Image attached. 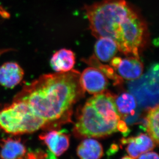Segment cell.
Returning a JSON list of instances; mask_svg holds the SVG:
<instances>
[{"label":"cell","instance_id":"6da1fadb","mask_svg":"<svg viewBox=\"0 0 159 159\" xmlns=\"http://www.w3.org/2000/svg\"><path fill=\"white\" fill-rule=\"evenodd\" d=\"M80 75L78 71L72 70L41 75L24 85L14 99L24 102L34 114L47 123L57 120L84 95Z\"/></svg>","mask_w":159,"mask_h":159},{"label":"cell","instance_id":"7a4b0ae2","mask_svg":"<svg viewBox=\"0 0 159 159\" xmlns=\"http://www.w3.org/2000/svg\"><path fill=\"white\" fill-rule=\"evenodd\" d=\"M85 12L93 35L112 39L119 51L126 36L143 21L125 0H102L85 6Z\"/></svg>","mask_w":159,"mask_h":159},{"label":"cell","instance_id":"3957f363","mask_svg":"<svg viewBox=\"0 0 159 159\" xmlns=\"http://www.w3.org/2000/svg\"><path fill=\"white\" fill-rule=\"evenodd\" d=\"M46 123L34 114L26 104L16 99L0 111V128L8 133H32Z\"/></svg>","mask_w":159,"mask_h":159},{"label":"cell","instance_id":"277c9868","mask_svg":"<svg viewBox=\"0 0 159 159\" xmlns=\"http://www.w3.org/2000/svg\"><path fill=\"white\" fill-rule=\"evenodd\" d=\"M75 130L84 137H102L118 131L126 134L128 128L124 121L117 123L108 120L87 101L81 110Z\"/></svg>","mask_w":159,"mask_h":159},{"label":"cell","instance_id":"5b68a950","mask_svg":"<svg viewBox=\"0 0 159 159\" xmlns=\"http://www.w3.org/2000/svg\"><path fill=\"white\" fill-rule=\"evenodd\" d=\"M129 89L137 104L143 108L158 105L159 65L154 64L144 75L129 83Z\"/></svg>","mask_w":159,"mask_h":159},{"label":"cell","instance_id":"8992f818","mask_svg":"<svg viewBox=\"0 0 159 159\" xmlns=\"http://www.w3.org/2000/svg\"><path fill=\"white\" fill-rule=\"evenodd\" d=\"M80 81L84 92L93 95L105 92L108 85L106 76L94 67L84 69L80 75Z\"/></svg>","mask_w":159,"mask_h":159},{"label":"cell","instance_id":"52a82bcc","mask_svg":"<svg viewBox=\"0 0 159 159\" xmlns=\"http://www.w3.org/2000/svg\"><path fill=\"white\" fill-rule=\"evenodd\" d=\"M114 96L105 92L95 94L89 99L88 102L91 104L108 120L114 123H120L121 116L116 107Z\"/></svg>","mask_w":159,"mask_h":159},{"label":"cell","instance_id":"ba28073f","mask_svg":"<svg viewBox=\"0 0 159 159\" xmlns=\"http://www.w3.org/2000/svg\"><path fill=\"white\" fill-rule=\"evenodd\" d=\"M111 65L117 71L118 75L123 79L134 80L139 78L143 70V65L139 57L122 59L116 57L111 60Z\"/></svg>","mask_w":159,"mask_h":159},{"label":"cell","instance_id":"9c48e42d","mask_svg":"<svg viewBox=\"0 0 159 159\" xmlns=\"http://www.w3.org/2000/svg\"><path fill=\"white\" fill-rule=\"evenodd\" d=\"M122 144L126 145V151L131 157L138 158L140 155L153 149L156 143L148 134L141 133L137 137L123 138Z\"/></svg>","mask_w":159,"mask_h":159},{"label":"cell","instance_id":"30bf717a","mask_svg":"<svg viewBox=\"0 0 159 159\" xmlns=\"http://www.w3.org/2000/svg\"><path fill=\"white\" fill-rule=\"evenodd\" d=\"M24 75V71L17 63L6 62L0 67V84L12 89L21 82Z\"/></svg>","mask_w":159,"mask_h":159},{"label":"cell","instance_id":"8fae6325","mask_svg":"<svg viewBox=\"0 0 159 159\" xmlns=\"http://www.w3.org/2000/svg\"><path fill=\"white\" fill-rule=\"evenodd\" d=\"M40 138L55 156H60L69 147V137L60 131H52L41 135Z\"/></svg>","mask_w":159,"mask_h":159},{"label":"cell","instance_id":"7c38bea8","mask_svg":"<svg viewBox=\"0 0 159 159\" xmlns=\"http://www.w3.org/2000/svg\"><path fill=\"white\" fill-rule=\"evenodd\" d=\"M50 64L57 72H66L72 70L75 64V54L71 50L62 49L52 56Z\"/></svg>","mask_w":159,"mask_h":159},{"label":"cell","instance_id":"4fadbf2b","mask_svg":"<svg viewBox=\"0 0 159 159\" xmlns=\"http://www.w3.org/2000/svg\"><path fill=\"white\" fill-rule=\"evenodd\" d=\"M94 49L96 58L105 63L110 61L119 50L116 42L108 37L98 38Z\"/></svg>","mask_w":159,"mask_h":159},{"label":"cell","instance_id":"5bb4252c","mask_svg":"<svg viewBox=\"0 0 159 159\" xmlns=\"http://www.w3.org/2000/svg\"><path fill=\"white\" fill-rule=\"evenodd\" d=\"M103 153L102 145L92 138L84 140L77 149V154L80 159H101Z\"/></svg>","mask_w":159,"mask_h":159},{"label":"cell","instance_id":"9a60e30c","mask_svg":"<svg viewBox=\"0 0 159 159\" xmlns=\"http://www.w3.org/2000/svg\"><path fill=\"white\" fill-rule=\"evenodd\" d=\"M26 150L20 141L7 139L3 142L0 150L2 159H23Z\"/></svg>","mask_w":159,"mask_h":159},{"label":"cell","instance_id":"2e32d148","mask_svg":"<svg viewBox=\"0 0 159 159\" xmlns=\"http://www.w3.org/2000/svg\"><path fill=\"white\" fill-rule=\"evenodd\" d=\"M114 100L117 111L121 117L134 114L137 102L131 94L124 93L115 98Z\"/></svg>","mask_w":159,"mask_h":159},{"label":"cell","instance_id":"e0dca14e","mask_svg":"<svg viewBox=\"0 0 159 159\" xmlns=\"http://www.w3.org/2000/svg\"><path fill=\"white\" fill-rule=\"evenodd\" d=\"M159 105L150 108L146 117V129L147 134L156 144L159 143Z\"/></svg>","mask_w":159,"mask_h":159},{"label":"cell","instance_id":"ac0fdd59","mask_svg":"<svg viewBox=\"0 0 159 159\" xmlns=\"http://www.w3.org/2000/svg\"><path fill=\"white\" fill-rule=\"evenodd\" d=\"M88 63L94 67L99 69L106 76L107 78L113 80L114 83L118 84L122 82L123 79L116 73L113 68L100 63V62L95 56L91 57L88 61Z\"/></svg>","mask_w":159,"mask_h":159},{"label":"cell","instance_id":"d6986e66","mask_svg":"<svg viewBox=\"0 0 159 159\" xmlns=\"http://www.w3.org/2000/svg\"><path fill=\"white\" fill-rule=\"evenodd\" d=\"M138 158L139 159H159V156L156 152H148L140 155Z\"/></svg>","mask_w":159,"mask_h":159},{"label":"cell","instance_id":"ffe728a7","mask_svg":"<svg viewBox=\"0 0 159 159\" xmlns=\"http://www.w3.org/2000/svg\"><path fill=\"white\" fill-rule=\"evenodd\" d=\"M47 159H57L56 158V156L53 154L52 152H50V150L48 152V154L47 156Z\"/></svg>","mask_w":159,"mask_h":159},{"label":"cell","instance_id":"44dd1931","mask_svg":"<svg viewBox=\"0 0 159 159\" xmlns=\"http://www.w3.org/2000/svg\"><path fill=\"white\" fill-rule=\"evenodd\" d=\"M121 159H134V158H132V157H131L130 156H125L124 157Z\"/></svg>","mask_w":159,"mask_h":159}]
</instances>
